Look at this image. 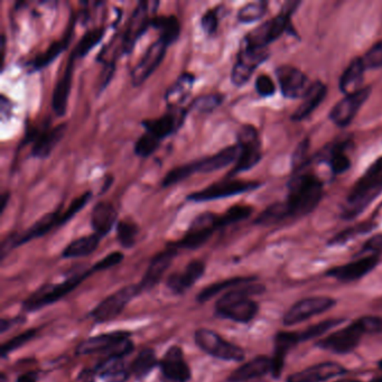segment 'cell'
<instances>
[{"mask_svg":"<svg viewBox=\"0 0 382 382\" xmlns=\"http://www.w3.org/2000/svg\"><path fill=\"white\" fill-rule=\"evenodd\" d=\"M323 196V183L310 173L293 174L288 183L286 205L290 218L304 216L319 205Z\"/></svg>","mask_w":382,"mask_h":382,"instance_id":"1","label":"cell"},{"mask_svg":"<svg viewBox=\"0 0 382 382\" xmlns=\"http://www.w3.org/2000/svg\"><path fill=\"white\" fill-rule=\"evenodd\" d=\"M264 292L262 284H246L239 288H233L224 294L216 305L218 317L231 319L237 323H249L258 313V304L250 299Z\"/></svg>","mask_w":382,"mask_h":382,"instance_id":"2","label":"cell"},{"mask_svg":"<svg viewBox=\"0 0 382 382\" xmlns=\"http://www.w3.org/2000/svg\"><path fill=\"white\" fill-rule=\"evenodd\" d=\"M382 193V157L369 167L363 177L356 182L349 193L343 207L342 218L352 220L363 211Z\"/></svg>","mask_w":382,"mask_h":382,"instance_id":"3","label":"cell"},{"mask_svg":"<svg viewBox=\"0 0 382 382\" xmlns=\"http://www.w3.org/2000/svg\"><path fill=\"white\" fill-rule=\"evenodd\" d=\"M239 154H240V150L238 145H231L214 155L207 156L205 159L175 167L167 173L161 180V186L166 189L185 181L186 178L191 177L194 174H207V173L216 172L225 168L232 164L233 161H238Z\"/></svg>","mask_w":382,"mask_h":382,"instance_id":"4","label":"cell"},{"mask_svg":"<svg viewBox=\"0 0 382 382\" xmlns=\"http://www.w3.org/2000/svg\"><path fill=\"white\" fill-rule=\"evenodd\" d=\"M299 1H288L285 3L282 12L273 19L267 20L260 26L248 33L242 40L241 47L248 49H267L269 44L278 40L289 26L290 16L295 12Z\"/></svg>","mask_w":382,"mask_h":382,"instance_id":"5","label":"cell"},{"mask_svg":"<svg viewBox=\"0 0 382 382\" xmlns=\"http://www.w3.org/2000/svg\"><path fill=\"white\" fill-rule=\"evenodd\" d=\"M93 273V269L81 271L60 284L44 285L43 287L36 290L29 299H25L23 310L26 312H34L58 302L61 299H63L67 294L78 287L79 285L82 284V282Z\"/></svg>","mask_w":382,"mask_h":382,"instance_id":"6","label":"cell"},{"mask_svg":"<svg viewBox=\"0 0 382 382\" xmlns=\"http://www.w3.org/2000/svg\"><path fill=\"white\" fill-rule=\"evenodd\" d=\"M237 145L240 150L238 161L227 177H233L240 173L247 172L258 164L262 157V144L259 139L258 132L251 125L240 127L237 132Z\"/></svg>","mask_w":382,"mask_h":382,"instance_id":"7","label":"cell"},{"mask_svg":"<svg viewBox=\"0 0 382 382\" xmlns=\"http://www.w3.org/2000/svg\"><path fill=\"white\" fill-rule=\"evenodd\" d=\"M218 229H222L220 216L212 212H205L196 216L181 240L173 242L176 249L196 250L205 246Z\"/></svg>","mask_w":382,"mask_h":382,"instance_id":"8","label":"cell"},{"mask_svg":"<svg viewBox=\"0 0 382 382\" xmlns=\"http://www.w3.org/2000/svg\"><path fill=\"white\" fill-rule=\"evenodd\" d=\"M262 186V183L255 181H241L231 177L222 178L203 190L193 192L186 196L187 201L201 203V202L214 201L221 198H231L244 193L251 192Z\"/></svg>","mask_w":382,"mask_h":382,"instance_id":"9","label":"cell"},{"mask_svg":"<svg viewBox=\"0 0 382 382\" xmlns=\"http://www.w3.org/2000/svg\"><path fill=\"white\" fill-rule=\"evenodd\" d=\"M159 1L148 3V1H139L137 6L134 9L132 16L127 23L126 31L122 36L121 43V53L122 55H129L132 49H135L136 44L141 40V36L147 32L150 27L152 14H155L156 8L154 7L159 5Z\"/></svg>","mask_w":382,"mask_h":382,"instance_id":"10","label":"cell"},{"mask_svg":"<svg viewBox=\"0 0 382 382\" xmlns=\"http://www.w3.org/2000/svg\"><path fill=\"white\" fill-rule=\"evenodd\" d=\"M196 345L209 356L223 361L240 363L244 359V352L238 345L228 342L213 331L200 328L194 335Z\"/></svg>","mask_w":382,"mask_h":382,"instance_id":"11","label":"cell"},{"mask_svg":"<svg viewBox=\"0 0 382 382\" xmlns=\"http://www.w3.org/2000/svg\"><path fill=\"white\" fill-rule=\"evenodd\" d=\"M66 128V124H60L53 128L47 124L42 128L36 127L29 129L24 143H33L31 156L38 159H47L63 138Z\"/></svg>","mask_w":382,"mask_h":382,"instance_id":"12","label":"cell"},{"mask_svg":"<svg viewBox=\"0 0 382 382\" xmlns=\"http://www.w3.org/2000/svg\"><path fill=\"white\" fill-rule=\"evenodd\" d=\"M363 335H365V332L363 324L360 319H356V322L348 325L347 328H340L321 340L317 345L334 353H350L354 349L358 348Z\"/></svg>","mask_w":382,"mask_h":382,"instance_id":"13","label":"cell"},{"mask_svg":"<svg viewBox=\"0 0 382 382\" xmlns=\"http://www.w3.org/2000/svg\"><path fill=\"white\" fill-rule=\"evenodd\" d=\"M138 294H141L138 285H129V286L121 288L118 292H116L109 297L104 299L97 308H93L90 317L98 323L113 321L122 313L127 304Z\"/></svg>","mask_w":382,"mask_h":382,"instance_id":"14","label":"cell"},{"mask_svg":"<svg viewBox=\"0 0 382 382\" xmlns=\"http://www.w3.org/2000/svg\"><path fill=\"white\" fill-rule=\"evenodd\" d=\"M189 111H190L189 106L184 108L181 106V108L168 109V111L159 118L146 119L143 121L141 126L144 127L146 134L161 143L164 139L168 138L170 136L174 135L181 129Z\"/></svg>","mask_w":382,"mask_h":382,"instance_id":"15","label":"cell"},{"mask_svg":"<svg viewBox=\"0 0 382 382\" xmlns=\"http://www.w3.org/2000/svg\"><path fill=\"white\" fill-rule=\"evenodd\" d=\"M336 304L335 299L328 296H314L302 299L289 308L285 313L282 322L286 326H292L304 322L310 317L324 313L333 308Z\"/></svg>","mask_w":382,"mask_h":382,"instance_id":"16","label":"cell"},{"mask_svg":"<svg viewBox=\"0 0 382 382\" xmlns=\"http://www.w3.org/2000/svg\"><path fill=\"white\" fill-rule=\"evenodd\" d=\"M269 58L267 49H257L241 47L237 56V62L231 72V82L236 86L247 83L258 66Z\"/></svg>","mask_w":382,"mask_h":382,"instance_id":"17","label":"cell"},{"mask_svg":"<svg viewBox=\"0 0 382 382\" xmlns=\"http://www.w3.org/2000/svg\"><path fill=\"white\" fill-rule=\"evenodd\" d=\"M166 44L161 40H157L150 45L145 52L144 56L139 61L138 64L132 69V83L134 86H139L146 82L156 70L159 69L161 62L166 55Z\"/></svg>","mask_w":382,"mask_h":382,"instance_id":"18","label":"cell"},{"mask_svg":"<svg viewBox=\"0 0 382 382\" xmlns=\"http://www.w3.org/2000/svg\"><path fill=\"white\" fill-rule=\"evenodd\" d=\"M276 75L285 98H304L312 86L308 77L295 66L280 65Z\"/></svg>","mask_w":382,"mask_h":382,"instance_id":"19","label":"cell"},{"mask_svg":"<svg viewBox=\"0 0 382 382\" xmlns=\"http://www.w3.org/2000/svg\"><path fill=\"white\" fill-rule=\"evenodd\" d=\"M370 93L371 88L367 86L353 95H345L344 98L339 101L331 110L330 119L332 122L336 126L348 127L356 118L360 108L368 100Z\"/></svg>","mask_w":382,"mask_h":382,"instance_id":"20","label":"cell"},{"mask_svg":"<svg viewBox=\"0 0 382 382\" xmlns=\"http://www.w3.org/2000/svg\"><path fill=\"white\" fill-rule=\"evenodd\" d=\"M77 15H71L70 17L69 25L66 27L65 32H64L63 36L58 40L53 42L47 51H44L43 53L36 55L32 60H29L26 62V66L29 67L31 72H38L42 70L45 69L49 64L52 63L53 61L56 60L58 58V55L61 53L64 52L67 47H69L70 43L73 38V34H74L75 25H77Z\"/></svg>","mask_w":382,"mask_h":382,"instance_id":"21","label":"cell"},{"mask_svg":"<svg viewBox=\"0 0 382 382\" xmlns=\"http://www.w3.org/2000/svg\"><path fill=\"white\" fill-rule=\"evenodd\" d=\"M161 382H189L191 369L184 353L177 345H173L163 356L161 363Z\"/></svg>","mask_w":382,"mask_h":382,"instance_id":"22","label":"cell"},{"mask_svg":"<svg viewBox=\"0 0 382 382\" xmlns=\"http://www.w3.org/2000/svg\"><path fill=\"white\" fill-rule=\"evenodd\" d=\"M178 249L173 247L172 244H168L167 249L164 251L157 253L152 259L150 266L147 268L145 276L141 279L138 284L139 292H147L155 287L156 285L161 282V277L164 276L167 269L170 267L173 260L177 255Z\"/></svg>","mask_w":382,"mask_h":382,"instance_id":"23","label":"cell"},{"mask_svg":"<svg viewBox=\"0 0 382 382\" xmlns=\"http://www.w3.org/2000/svg\"><path fill=\"white\" fill-rule=\"evenodd\" d=\"M378 262H379V257L372 255V256L365 257V258L359 259V260H356V262H350L348 264L332 268L326 273V275L332 278L337 279L340 282H354L370 273L372 269L376 267Z\"/></svg>","mask_w":382,"mask_h":382,"instance_id":"24","label":"cell"},{"mask_svg":"<svg viewBox=\"0 0 382 382\" xmlns=\"http://www.w3.org/2000/svg\"><path fill=\"white\" fill-rule=\"evenodd\" d=\"M77 58L71 53L63 74L61 75L60 80L55 84L52 95V109L58 117H64L67 109L71 86H72L73 70Z\"/></svg>","mask_w":382,"mask_h":382,"instance_id":"25","label":"cell"},{"mask_svg":"<svg viewBox=\"0 0 382 382\" xmlns=\"http://www.w3.org/2000/svg\"><path fill=\"white\" fill-rule=\"evenodd\" d=\"M345 374L347 369L339 363H319L292 374L288 376V382H324Z\"/></svg>","mask_w":382,"mask_h":382,"instance_id":"26","label":"cell"},{"mask_svg":"<svg viewBox=\"0 0 382 382\" xmlns=\"http://www.w3.org/2000/svg\"><path fill=\"white\" fill-rule=\"evenodd\" d=\"M205 271V262L201 260H193L190 264H187L182 273H173L172 276L168 277L167 287L170 288L173 293L184 294L203 276Z\"/></svg>","mask_w":382,"mask_h":382,"instance_id":"27","label":"cell"},{"mask_svg":"<svg viewBox=\"0 0 382 382\" xmlns=\"http://www.w3.org/2000/svg\"><path fill=\"white\" fill-rule=\"evenodd\" d=\"M129 332H126V331H117V332H111V333L93 336L79 345L77 353L81 354V356L97 353V352L106 353L115 345L119 344L125 340L129 339Z\"/></svg>","mask_w":382,"mask_h":382,"instance_id":"28","label":"cell"},{"mask_svg":"<svg viewBox=\"0 0 382 382\" xmlns=\"http://www.w3.org/2000/svg\"><path fill=\"white\" fill-rule=\"evenodd\" d=\"M117 218L118 211L116 210L113 205L110 202L101 201L93 207L90 222L95 234L104 238L112 230L115 224L118 223Z\"/></svg>","mask_w":382,"mask_h":382,"instance_id":"29","label":"cell"},{"mask_svg":"<svg viewBox=\"0 0 382 382\" xmlns=\"http://www.w3.org/2000/svg\"><path fill=\"white\" fill-rule=\"evenodd\" d=\"M196 82V75L190 72L182 73L177 80L167 89L165 93V101H166L168 109L181 108L187 99L190 98L192 88Z\"/></svg>","mask_w":382,"mask_h":382,"instance_id":"30","label":"cell"},{"mask_svg":"<svg viewBox=\"0 0 382 382\" xmlns=\"http://www.w3.org/2000/svg\"><path fill=\"white\" fill-rule=\"evenodd\" d=\"M299 343V332H279L275 337V351L271 359V374L279 378L284 369L285 358L288 351Z\"/></svg>","mask_w":382,"mask_h":382,"instance_id":"31","label":"cell"},{"mask_svg":"<svg viewBox=\"0 0 382 382\" xmlns=\"http://www.w3.org/2000/svg\"><path fill=\"white\" fill-rule=\"evenodd\" d=\"M271 372V359L267 356H257L249 363H244L241 367L233 371L228 378L229 382H247L260 378V376Z\"/></svg>","mask_w":382,"mask_h":382,"instance_id":"32","label":"cell"},{"mask_svg":"<svg viewBox=\"0 0 382 382\" xmlns=\"http://www.w3.org/2000/svg\"><path fill=\"white\" fill-rule=\"evenodd\" d=\"M326 93H328V89L323 82L321 81L313 82L308 93L303 98L304 100H303L302 104L292 115V120L302 121L308 118V116L313 113L314 110L322 104L326 97Z\"/></svg>","mask_w":382,"mask_h":382,"instance_id":"33","label":"cell"},{"mask_svg":"<svg viewBox=\"0 0 382 382\" xmlns=\"http://www.w3.org/2000/svg\"><path fill=\"white\" fill-rule=\"evenodd\" d=\"M365 71V66L363 58H356L352 60L340 79V90L345 95H353L360 91L363 89L361 86H363Z\"/></svg>","mask_w":382,"mask_h":382,"instance_id":"34","label":"cell"},{"mask_svg":"<svg viewBox=\"0 0 382 382\" xmlns=\"http://www.w3.org/2000/svg\"><path fill=\"white\" fill-rule=\"evenodd\" d=\"M95 374L106 382H126L129 378V371L127 370L124 358L106 356L95 367Z\"/></svg>","mask_w":382,"mask_h":382,"instance_id":"35","label":"cell"},{"mask_svg":"<svg viewBox=\"0 0 382 382\" xmlns=\"http://www.w3.org/2000/svg\"><path fill=\"white\" fill-rule=\"evenodd\" d=\"M150 27L159 33V40H163L167 47L177 42L181 34V24L174 15L154 16L150 22Z\"/></svg>","mask_w":382,"mask_h":382,"instance_id":"36","label":"cell"},{"mask_svg":"<svg viewBox=\"0 0 382 382\" xmlns=\"http://www.w3.org/2000/svg\"><path fill=\"white\" fill-rule=\"evenodd\" d=\"M348 143H340L332 146L325 147L324 152H319L317 157L321 161H326L330 165L331 170L336 175L347 172L351 167V161L345 154V147Z\"/></svg>","mask_w":382,"mask_h":382,"instance_id":"37","label":"cell"},{"mask_svg":"<svg viewBox=\"0 0 382 382\" xmlns=\"http://www.w3.org/2000/svg\"><path fill=\"white\" fill-rule=\"evenodd\" d=\"M101 237L98 234H90V236L81 237L75 239L71 244L66 246L62 257L65 259L80 258V257L89 256L95 253L101 241Z\"/></svg>","mask_w":382,"mask_h":382,"instance_id":"38","label":"cell"},{"mask_svg":"<svg viewBox=\"0 0 382 382\" xmlns=\"http://www.w3.org/2000/svg\"><path fill=\"white\" fill-rule=\"evenodd\" d=\"M255 279H256L255 277H234V278L225 279L222 282H214V284L205 287V289H202L201 293L198 294V297H196V301L198 303L207 302L223 290L236 287L239 285L249 284V282H253Z\"/></svg>","mask_w":382,"mask_h":382,"instance_id":"39","label":"cell"},{"mask_svg":"<svg viewBox=\"0 0 382 382\" xmlns=\"http://www.w3.org/2000/svg\"><path fill=\"white\" fill-rule=\"evenodd\" d=\"M106 34L104 27H95V29H89L88 32L84 33L83 36L79 40V43L73 49L72 54L74 55L77 60L83 58L84 56L89 54L90 51H93Z\"/></svg>","mask_w":382,"mask_h":382,"instance_id":"40","label":"cell"},{"mask_svg":"<svg viewBox=\"0 0 382 382\" xmlns=\"http://www.w3.org/2000/svg\"><path fill=\"white\" fill-rule=\"evenodd\" d=\"M290 218V214L286 202H278L262 211L255 220V224L269 227V225L284 221L285 218Z\"/></svg>","mask_w":382,"mask_h":382,"instance_id":"41","label":"cell"},{"mask_svg":"<svg viewBox=\"0 0 382 382\" xmlns=\"http://www.w3.org/2000/svg\"><path fill=\"white\" fill-rule=\"evenodd\" d=\"M159 365V360L155 351L152 349H145L137 356L132 365V372L137 379H144L150 374V371Z\"/></svg>","mask_w":382,"mask_h":382,"instance_id":"42","label":"cell"},{"mask_svg":"<svg viewBox=\"0 0 382 382\" xmlns=\"http://www.w3.org/2000/svg\"><path fill=\"white\" fill-rule=\"evenodd\" d=\"M139 234V227L135 222L121 220L117 223V240L127 249L134 247Z\"/></svg>","mask_w":382,"mask_h":382,"instance_id":"43","label":"cell"},{"mask_svg":"<svg viewBox=\"0 0 382 382\" xmlns=\"http://www.w3.org/2000/svg\"><path fill=\"white\" fill-rule=\"evenodd\" d=\"M223 101L224 95L221 93H209V95H203L194 99L189 108H190V111L196 110L201 113H210L221 106Z\"/></svg>","mask_w":382,"mask_h":382,"instance_id":"44","label":"cell"},{"mask_svg":"<svg viewBox=\"0 0 382 382\" xmlns=\"http://www.w3.org/2000/svg\"><path fill=\"white\" fill-rule=\"evenodd\" d=\"M266 13H267V3L257 1V3H247L246 6L240 8L237 17L240 23L251 24L262 19Z\"/></svg>","mask_w":382,"mask_h":382,"instance_id":"45","label":"cell"},{"mask_svg":"<svg viewBox=\"0 0 382 382\" xmlns=\"http://www.w3.org/2000/svg\"><path fill=\"white\" fill-rule=\"evenodd\" d=\"M376 227V224L372 223V222H365V223L358 224L356 227L349 228L347 230L340 232L333 239H331L328 241V246H341V244H347V242L350 241L356 237L360 236V234L370 232Z\"/></svg>","mask_w":382,"mask_h":382,"instance_id":"46","label":"cell"},{"mask_svg":"<svg viewBox=\"0 0 382 382\" xmlns=\"http://www.w3.org/2000/svg\"><path fill=\"white\" fill-rule=\"evenodd\" d=\"M253 209L249 205H233L220 216L221 228L244 221L253 214Z\"/></svg>","mask_w":382,"mask_h":382,"instance_id":"47","label":"cell"},{"mask_svg":"<svg viewBox=\"0 0 382 382\" xmlns=\"http://www.w3.org/2000/svg\"><path fill=\"white\" fill-rule=\"evenodd\" d=\"M343 322H344L343 319H328V321H323L319 324L313 325V326H310V328H306L302 332H299V342H304V341L319 337V336L326 333L331 328L342 324Z\"/></svg>","mask_w":382,"mask_h":382,"instance_id":"48","label":"cell"},{"mask_svg":"<svg viewBox=\"0 0 382 382\" xmlns=\"http://www.w3.org/2000/svg\"><path fill=\"white\" fill-rule=\"evenodd\" d=\"M161 144V143H159V141H156L155 138H152V136L144 132L136 141L134 152L138 157L147 159V157L152 156L156 150H159Z\"/></svg>","mask_w":382,"mask_h":382,"instance_id":"49","label":"cell"},{"mask_svg":"<svg viewBox=\"0 0 382 382\" xmlns=\"http://www.w3.org/2000/svg\"><path fill=\"white\" fill-rule=\"evenodd\" d=\"M310 141L304 139L299 143L296 150L294 152L293 159H292V168H293V174L303 172L305 167L310 164Z\"/></svg>","mask_w":382,"mask_h":382,"instance_id":"50","label":"cell"},{"mask_svg":"<svg viewBox=\"0 0 382 382\" xmlns=\"http://www.w3.org/2000/svg\"><path fill=\"white\" fill-rule=\"evenodd\" d=\"M36 334H38V330L32 328V330L26 331L19 335L15 336L12 340H9L8 342L3 343L1 350H0V354L3 358H6L13 351L17 350V349L22 348L24 344L29 343V341H32Z\"/></svg>","mask_w":382,"mask_h":382,"instance_id":"51","label":"cell"},{"mask_svg":"<svg viewBox=\"0 0 382 382\" xmlns=\"http://www.w3.org/2000/svg\"><path fill=\"white\" fill-rule=\"evenodd\" d=\"M91 198H93V192L86 191L83 194H81L80 196L74 198L72 203L67 207V209L62 212V225L67 223L70 220H72L82 209H84V207L89 203Z\"/></svg>","mask_w":382,"mask_h":382,"instance_id":"52","label":"cell"},{"mask_svg":"<svg viewBox=\"0 0 382 382\" xmlns=\"http://www.w3.org/2000/svg\"><path fill=\"white\" fill-rule=\"evenodd\" d=\"M220 8L221 7H213V8L209 9L207 12L202 15L201 29L205 35L207 36H213L218 32V14H220Z\"/></svg>","mask_w":382,"mask_h":382,"instance_id":"53","label":"cell"},{"mask_svg":"<svg viewBox=\"0 0 382 382\" xmlns=\"http://www.w3.org/2000/svg\"><path fill=\"white\" fill-rule=\"evenodd\" d=\"M363 60L365 69H380L382 67V40L374 44V47L365 53Z\"/></svg>","mask_w":382,"mask_h":382,"instance_id":"54","label":"cell"},{"mask_svg":"<svg viewBox=\"0 0 382 382\" xmlns=\"http://www.w3.org/2000/svg\"><path fill=\"white\" fill-rule=\"evenodd\" d=\"M255 88H256L257 93L262 98H269L271 95H275V91H276L273 80L267 74L259 75Z\"/></svg>","mask_w":382,"mask_h":382,"instance_id":"55","label":"cell"},{"mask_svg":"<svg viewBox=\"0 0 382 382\" xmlns=\"http://www.w3.org/2000/svg\"><path fill=\"white\" fill-rule=\"evenodd\" d=\"M124 260V253L115 251L101 259L100 262H97L93 267V271H102L115 267L117 264H120Z\"/></svg>","mask_w":382,"mask_h":382,"instance_id":"56","label":"cell"},{"mask_svg":"<svg viewBox=\"0 0 382 382\" xmlns=\"http://www.w3.org/2000/svg\"><path fill=\"white\" fill-rule=\"evenodd\" d=\"M359 319L365 334L382 333V317H365Z\"/></svg>","mask_w":382,"mask_h":382,"instance_id":"57","label":"cell"},{"mask_svg":"<svg viewBox=\"0 0 382 382\" xmlns=\"http://www.w3.org/2000/svg\"><path fill=\"white\" fill-rule=\"evenodd\" d=\"M363 251H371L374 253H382V234H376L369 239L363 246Z\"/></svg>","mask_w":382,"mask_h":382,"instance_id":"58","label":"cell"},{"mask_svg":"<svg viewBox=\"0 0 382 382\" xmlns=\"http://www.w3.org/2000/svg\"><path fill=\"white\" fill-rule=\"evenodd\" d=\"M24 322V319H22V317H19V319H1V323H0V332L1 333H5L7 330H9V328H12L13 325L15 324V323H20Z\"/></svg>","mask_w":382,"mask_h":382,"instance_id":"59","label":"cell"},{"mask_svg":"<svg viewBox=\"0 0 382 382\" xmlns=\"http://www.w3.org/2000/svg\"><path fill=\"white\" fill-rule=\"evenodd\" d=\"M9 198H10V193L9 192H5L3 196H0V213L1 214L8 205Z\"/></svg>","mask_w":382,"mask_h":382,"instance_id":"60","label":"cell"},{"mask_svg":"<svg viewBox=\"0 0 382 382\" xmlns=\"http://www.w3.org/2000/svg\"><path fill=\"white\" fill-rule=\"evenodd\" d=\"M38 380V374L35 372H29V374L20 376L17 379V382H36Z\"/></svg>","mask_w":382,"mask_h":382,"instance_id":"61","label":"cell"},{"mask_svg":"<svg viewBox=\"0 0 382 382\" xmlns=\"http://www.w3.org/2000/svg\"><path fill=\"white\" fill-rule=\"evenodd\" d=\"M0 47H1V65L5 64V56H6V36L3 35L1 36V44H0Z\"/></svg>","mask_w":382,"mask_h":382,"instance_id":"62","label":"cell"},{"mask_svg":"<svg viewBox=\"0 0 382 382\" xmlns=\"http://www.w3.org/2000/svg\"><path fill=\"white\" fill-rule=\"evenodd\" d=\"M336 382H360L358 380H340V381Z\"/></svg>","mask_w":382,"mask_h":382,"instance_id":"63","label":"cell"},{"mask_svg":"<svg viewBox=\"0 0 382 382\" xmlns=\"http://www.w3.org/2000/svg\"><path fill=\"white\" fill-rule=\"evenodd\" d=\"M371 382H382V376H380L379 378H376V379L372 380Z\"/></svg>","mask_w":382,"mask_h":382,"instance_id":"64","label":"cell"}]
</instances>
